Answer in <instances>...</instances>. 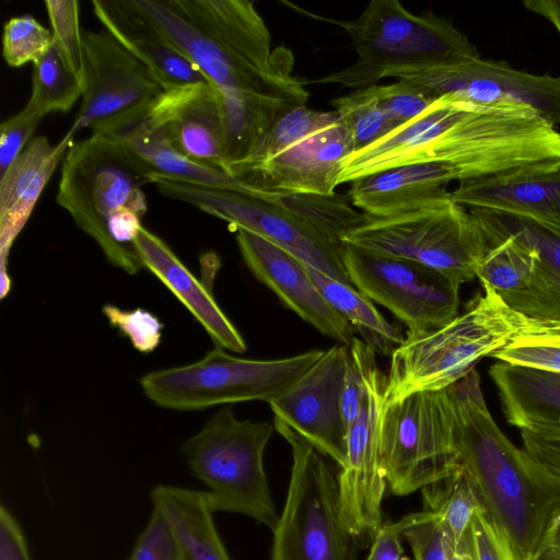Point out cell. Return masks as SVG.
<instances>
[{
  "label": "cell",
  "mask_w": 560,
  "mask_h": 560,
  "mask_svg": "<svg viewBox=\"0 0 560 560\" xmlns=\"http://www.w3.org/2000/svg\"><path fill=\"white\" fill-rule=\"evenodd\" d=\"M423 163L450 166L459 182L555 170L560 167V132L528 108L443 95L412 120L346 158L339 185Z\"/></svg>",
  "instance_id": "6da1fadb"
},
{
  "label": "cell",
  "mask_w": 560,
  "mask_h": 560,
  "mask_svg": "<svg viewBox=\"0 0 560 560\" xmlns=\"http://www.w3.org/2000/svg\"><path fill=\"white\" fill-rule=\"evenodd\" d=\"M203 74L218 98L258 95L305 105V82L248 0H131Z\"/></svg>",
  "instance_id": "7a4b0ae2"
},
{
  "label": "cell",
  "mask_w": 560,
  "mask_h": 560,
  "mask_svg": "<svg viewBox=\"0 0 560 560\" xmlns=\"http://www.w3.org/2000/svg\"><path fill=\"white\" fill-rule=\"evenodd\" d=\"M457 464L520 560H537L560 500L494 422L478 373L444 389Z\"/></svg>",
  "instance_id": "3957f363"
},
{
  "label": "cell",
  "mask_w": 560,
  "mask_h": 560,
  "mask_svg": "<svg viewBox=\"0 0 560 560\" xmlns=\"http://www.w3.org/2000/svg\"><path fill=\"white\" fill-rule=\"evenodd\" d=\"M151 182V173L124 144L91 133L68 149L56 201L112 265L135 275L142 266L133 241L148 210L143 186Z\"/></svg>",
  "instance_id": "277c9868"
},
{
  "label": "cell",
  "mask_w": 560,
  "mask_h": 560,
  "mask_svg": "<svg viewBox=\"0 0 560 560\" xmlns=\"http://www.w3.org/2000/svg\"><path fill=\"white\" fill-rule=\"evenodd\" d=\"M482 290L450 323L406 337L392 354L385 405L420 392L443 390L475 370L479 360L514 340L551 334L511 308L492 288Z\"/></svg>",
  "instance_id": "5b68a950"
},
{
  "label": "cell",
  "mask_w": 560,
  "mask_h": 560,
  "mask_svg": "<svg viewBox=\"0 0 560 560\" xmlns=\"http://www.w3.org/2000/svg\"><path fill=\"white\" fill-rule=\"evenodd\" d=\"M329 21L347 32L358 58L349 67L307 83H337L361 90L401 71L479 56L451 20L432 12L413 14L397 0H372L355 20Z\"/></svg>",
  "instance_id": "8992f818"
},
{
  "label": "cell",
  "mask_w": 560,
  "mask_h": 560,
  "mask_svg": "<svg viewBox=\"0 0 560 560\" xmlns=\"http://www.w3.org/2000/svg\"><path fill=\"white\" fill-rule=\"evenodd\" d=\"M273 424L238 420L230 407L221 408L180 447L191 474L207 488L213 513L248 516L275 529L279 515L264 468V452Z\"/></svg>",
  "instance_id": "52a82bcc"
},
{
  "label": "cell",
  "mask_w": 560,
  "mask_h": 560,
  "mask_svg": "<svg viewBox=\"0 0 560 560\" xmlns=\"http://www.w3.org/2000/svg\"><path fill=\"white\" fill-rule=\"evenodd\" d=\"M341 242L433 268L458 285L477 278L488 238L480 219L451 197L407 212L360 222Z\"/></svg>",
  "instance_id": "ba28073f"
},
{
  "label": "cell",
  "mask_w": 560,
  "mask_h": 560,
  "mask_svg": "<svg viewBox=\"0 0 560 560\" xmlns=\"http://www.w3.org/2000/svg\"><path fill=\"white\" fill-rule=\"evenodd\" d=\"M323 353L315 349L284 359L252 360L217 347L197 362L150 372L141 377L140 385L155 405L182 411L248 400L269 404Z\"/></svg>",
  "instance_id": "9c48e42d"
},
{
  "label": "cell",
  "mask_w": 560,
  "mask_h": 560,
  "mask_svg": "<svg viewBox=\"0 0 560 560\" xmlns=\"http://www.w3.org/2000/svg\"><path fill=\"white\" fill-rule=\"evenodd\" d=\"M275 429L291 446L285 502L272 530L271 560H353V541L339 506L338 476L311 444L285 425Z\"/></svg>",
  "instance_id": "30bf717a"
},
{
  "label": "cell",
  "mask_w": 560,
  "mask_h": 560,
  "mask_svg": "<svg viewBox=\"0 0 560 560\" xmlns=\"http://www.w3.org/2000/svg\"><path fill=\"white\" fill-rule=\"evenodd\" d=\"M152 185L163 196L247 230L295 256L303 264L349 283L342 262V242L337 241L298 210L283 195L258 196L208 187L167 176H153Z\"/></svg>",
  "instance_id": "8fae6325"
},
{
  "label": "cell",
  "mask_w": 560,
  "mask_h": 560,
  "mask_svg": "<svg viewBox=\"0 0 560 560\" xmlns=\"http://www.w3.org/2000/svg\"><path fill=\"white\" fill-rule=\"evenodd\" d=\"M382 465L395 495L421 491L458 468L444 389L385 405Z\"/></svg>",
  "instance_id": "7c38bea8"
},
{
  "label": "cell",
  "mask_w": 560,
  "mask_h": 560,
  "mask_svg": "<svg viewBox=\"0 0 560 560\" xmlns=\"http://www.w3.org/2000/svg\"><path fill=\"white\" fill-rule=\"evenodd\" d=\"M359 349L364 393L360 409L348 425L346 460L338 476L342 523L354 539L373 538L382 523L387 487L382 465V427L387 375L378 368L376 352L362 339Z\"/></svg>",
  "instance_id": "4fadbf2b"
},
{
  "label": "cell",
  "mask_w": 560,
  "mask_h": 560,
  "mask_svg": "<svg viewBox=\"0 0 560 560\" xmlns=\"http://www.w3.org/2000/svg\"><path fill=\"white\" fill-rule=\"evenodd\" d=\"M341 256L351 284L402 322L407 336L440 328L458 315L460 285L442 272L346 243Z\"/></svg>",
  "instance_id": "5bb4252c"
},
{
  "label": "cell",
  "mask_w": 560,
  "mask_h": 560,
  "mask_svg": "<svg viewBox=\"0 0 560 560\" xmlns=\"http://www.w3.org/2000/svg\"><path fill=\"white\" fill-rule=\"evenodd\" d=\"M84 91L69 129L105 133L147 110L166 90L156 74L106 30H82Z\"/></svg>",
  "instance_id": "9a60e30c"
},
{
  "label": "cell",
  "mask_w": 560,
  "mask_h": 560,
  "mask_svg": "<svg viewBox=\"0 0 560 560\" xmlns=\"http://www.w3.org/2000/svg\"><path fill=\"white\" fill-rule=\"evenodd\" d=\"M393 78L409 82L436 100L443 95L483 105L532 109L560 126V77L517 70L480 56L453 65L401 71Z\"/></svg>",
  "instance_id": "2e32d148"
},
{
  "label": "cell",
  "mask_w": 560,
  "mask_h": 560,
  "mask_svg": "<svg viewBox=\"0 0 560 560\" xmlns=\"http://www.w3.org/2000/svg\"><path fill=\"white\" fill-rule=\"evenodd\" d=\"M349 347L335 345L282 395L271 400L273 422L291 429L339 467L346 460L342 388Z\"/></svg>",
  "instance_id": "e0dca14e"
},
{
  "label": "cell",
  "mask_w": 560,
  "mask_h": 560,
  "mask_svg": "<svg viewBox=\"0 0 560 560\" xmlns=\"http://www.w3.org/2000/svg\"><path fill=\"white\" fill-rule=\"evenodd\" d=\"M353 152L351 135L338 118L294 141L243 180L269 194L331 196L341 164Z\"/></svg>",
  "instance_id": "ac0fdd59"
},
{
  "label": "cell",
  "mask_w": 560,
  "mask_h": 560,
  "mask_svg": "<svg viewBox=\"0 0 560 560\" xmlns=\"http://www.w3.org/2000/svg\"><path fill=\"white\" fill-rule=\"evenodd\" d=\"M235 232L243 260L261 283L324 336L351 346L355 330L325 300L300 259L247 230Z\"/></svg>",
  "instance_id": "d6986e66"
},
{
  "label": "cell",
  "mask_w": 560,
  "mask_h": 560,
  "mask_svg": "<svg viewBox=\"0 0 560 560\" xmlns=\"http://www.w3.org/2000/svg\"><path fill=\"white\" fill-rule=\"evenodd\" d=\"M144 115L180 154L200 165L224 171L222 115L209 83L167 90Z\"/></svg>",
  "instance_id": "ffe728a7"
},
{
  "label": "cell",
  "mask_w": 560,
  "mask_h": 560,
  "mask_svg": "<svg viewBox=\"0 0 560 560\" xmlns=\"http://www.w3.org/2000/svg\"><path fill=\"white\" fill-rule=\"evenodd\" d=\"M455 202L535 223L560 236V167L459 182Z\"/></svg>",
  "instance_id": "44dd1931"
},
{
  "label": "cell",
  "mask_w": 560,
  "mask_h": 560,
  "mask_svg": "<svg viewBox=\"0 0 560 560\" xmlns=\"http://www.w3.org/2000/svg\"><path fill=\"white\" fill-rule=\"evenodd\" d=\"M68 132L56 144L45 136L34 137L0 176L1 298L11 290L8 257L57 165L73 143Z\"/></svg>",
  "instance_id": "7402d4cb"
},
{
  "label": "cell",
  "mask_w": 560,
  "mask_h": 560,
  "mask_svg": "<svg viewBox=\"0 0 560 560\" xmlns=\"http://www.w3.org/2000/svg\"><path fill=\"white\" fill-rule=\"evenodd\" d=\"M133 249L142 267L151 271L206 329L218 348L244 352L246 343L215 302L211 291L182 262L168 245L142 226Z\"/></svg>",
  "instance_id": "603a6c76"
},
{
  "label": "cell",
  "mask_w": 560,
  "mask_h": 560,
  "mask_svg": "<svg viewBox=\"0 0 560 560\" xmlns=\"http://www.w3.org/2000/svg\"><path fill=\"white\" fill-rule=\"evenodd\" d=\"M92 8L104 30L142 60L164 89L208 83L198 68L182 54L131 0H93Z\"/></svg>",
  "instance_id": "cb8c5ba5"
},
{
  "label": "cell",
  "mask_w": 560,
  "mask_h": 560,
  "mask_svg": "<svg viewBox=\"0 0 560 560\" xmlns=\"http://www.w3.org/2000/svg\"><path fill=\"white\" fill-rule=\"evenodd\" d=\"M453 180L459 182L457 173L444 164L402 165L351 182L348 197L363 213L387 217L451 197Z\"/></svg>",
  "instance_id": "d4e9b609"
},
{
  "label": "cell",
  "mask_w": 560,
  "mask_h": 560,
  "mask_svg": "<svg viewBox=\"0 0 560 560\" xmlns=\"http://www.w3.org/2000/svg\"><path fill=\"white\" fill-rule=\"evenodd\" d=\"M492 214L505 230L520 237L536 254L526 285L501 296L502 300L551 334H560V236L525 220Z\"/></svg>",
  "instance_id": "484cf974"
},
{
  "label": "cell",
  "mask_w": 560,
  "mask_h": 560,
  "mask_svg": "<svg viewBox=\"0 0 560 560\" xmlns=\"http://www.w3.org/2000/svg\"><path fill=\"white\" fill-rule=\"evenodd\" d=\"M145 112L105 132L124 144L153 176H167L191 184L271 196L224 171L200 165L175 150ZM152 183V182H151Z\"/></svg>",
  "instance_id": "4316f807"
},
{
  "label": "cell",
  "mask_w": 560,
  "mask_h": 560,
  "mask_svg": "<svg viewBox=\"0 0 560 560\" xmlns=\"http://www.w3.org/2000/svg\"><path fill=\"white\" fill-rule=\"evenodd\" d=\"M489 376L506 422L520 429L560 424V375L498 362Z\"/></svg>",
  "instance_id": "83f0119b"
},
{
  "label": "cell",
  "mask_w": 560,
  "mask_h": 560,
  "mask_svg": "<svg viewBox=\"0 0 560 560\" xmlns=\"http://www.w3.org/2000/svg\"><path fill=\"white\" fill-rule=\"evenodd\" d=\"M149 495L152 505L170 522L188 560H232L217 530L205 491L159 485Z\"/></svg>",
  "instance_id": "f1b7e54d"
},
{
  "label": "cell",
  "mask_w": 560,
  "mask_h": 560,
  "mask_svg": "<svg viewBox=\"0 0 560 560\" xmlns=\"http://www.w3.org/2000/svg\"><path fill=\"white\" fill-rule=\"evenodd\" d=\"M469 210L480 219L488 238L486 254L477 270L481 287L492 288L500 296L524 288L535 266V252L505 230L491 212Z\"/></svg>",
  "instance_id": "f546056e"
},
{
  "label": "cell",
  "mask_w": 560,
  "mask_h": 560,
  "mask_svg": "<svg viewBox=\"0 0 560 560\" xmlns=\"http://www.w3.org/2000/svg\"><path fill=\"white\" fill-rule=\"evenodd\" d=\"M303 265L325 300L363 337V341L376 353L392 357L406 337L385 319L373 301L352 284Z\"/></svg>",
  "instance_id": "4dcf8cb0"
},
{
  "label": "cell",
  "mask_w": 560,
  "mask_h": 560,
  "mask_svg": "<svg viewBox=\"0 0 560 560\" xmlns=\"http://www.w3.org/2000/svg\"><path fill=\"white\" fill-rule=\"evenodd\" d=\"M84 81L70 67L54 44L33 63L30 106L43 116L68 112L82 97Z\"/></svg>",
  "instance_id": "1f68e13d"
},
{
  "label": "cell",
  "mask_w": 560,
  "mask_h": 560,
  "mask_svg": "<svg viewBox=\"0 0 560 560\" xmlns=\"http://www.w3.org/2000/svg\"><path fill=\"white\" fill-rule=\"evenodd\" d=\"M421 493L423 510L438 513L448 526L455 551L467 550L472 515L483 506L459 465L450 476L424 487Z\"/></svg>",
  "instance_id": "d6a6232c"
},
{
  "label": "cell",
  "mask_w": 560,
  "mask_h": 560,
  "mask_svg": "<svg viewBox=\"0 0 560 560\" xmlns=\"http://www.w3.org/2000/svg\"><path fill=\"white\" fill-rule=\"evenodd\" d=\"M339 118L338 114L298 106L281 116L258 141L238 173L242 180L261 164L287 149L294 141L323 128Z\"/></svg>",
  "instance_id": "836d02e7"
},
{
  "label": "cell",
  "mask_w": 560,
  "mask_h": 560,
  "mask_svg": "<svg viewBox=\"0 0 560 560\" xmlns=\"http://www.w3.org/2000/svg\"><path fill=\"white\" fill-rule=\"evenodd\" d=\"M331 104L351 135L354 152L368 148L398 128L381 107L373 86L353 90L331 100Z\"/></svg>",
  "instance_id": "e575fe53"
},
{
  "label": "cell",
  "mask_w": 560,
  "mask_h": 560,
  "mask_svg": "<svg viewBox=\"0 0 560 560\" xmlns=\"http://www.w3.org/2000/svg\"><path fill=\"white\" fill-rule=\"evenodd\" d=\"M411 547L415 560H452L456 550L453 535L438 513L422 510L393 523Z\"/></svg>",
  "instance_id": "d590c367"
},
{
  "label": "cell",
  "mask_w": 560,
  "mask_h": 560,
  "mask_svg": "<svg viewBox=\"0 0 560 560\" xmlns=\"http://www.w3.org/2000/svg\"><path fill=\"white\" fill-rule=\"evenodd\" d=\"M518 431L527 467L560 500V424H541Z\"/></svg>",
  "instance_id": "8d00e7d4"
},
{
  "label": "cell",
  "mask_w": 560,
  "mask_h": 560,
  "mask_svg": "<svg viewBox=\"0 0 560 560\" xmlns=\"http://www.w3.org/2000/svg\"><path fill=\"white\" fill-rule=\"evenodd\" d=\"M52 33L31 15L11 18L3 27L2 55L8 66L35 63L51 46Z\"/></svg>",
  "instance_id": "74e56055"
},
{
  "label": "cell",
  "mask_w": 560,
  "mask_h": 560,
  "mask_svg": "<svg viewBox=\"0 0 560 560\" xmlns=\"http://www.w3.org/2000/svg\"><path fill=\"white\" fill-rule=\"evenodd\" d=\"M491 358L515 366L560 375V334L521 337Z\"/></svg>",
  "instance_id": "f35d334b"
},
{
  "label": "cell",
  "mask_w": 560,
  "mask_h": 560,
  "mask_svg": "<svg viewBox=\"0 0 560 560\" xmlns=\"http://www.w3.org/2000/svg\"><path fill=\"white\" fill-rule=\"evenodd\" d=\"M44 4L52 30L54 44L74 72L83 79L79 2L77 0H45Z\"/></svg>",
  "instance_id": "ab89813d"
},
{
  "label": "cell",
  "mask_w": 560,
  "mask_h": 560,
  "mask_svg": "<svg viewBox=\"0 0 560 560\" xmlns=\"http://www.w3.org/2000/svg\"><path fill=\"white\" fill-rule=\"evenodd\" d=\"M128 560H188L173 527L154 508Z\"/></svg>",
  "instance_id": "60d3db41"
},
{
  "label": "cell",
  "mask_w": 560,
  "mask_h": 560,
  "mask_svg": "<svg viewBox=\"0 0 560 560\" xmlns=\"http://www.w3.org/2000/svg\"><path fill=\"white\" fill-rule=\"evenodd\" d=\"M103 314L109 324L127 337L138 351L149 353L160 345L163 324L149 311L142 308L121 310L107 304L103 306Z\"/></svg>",
  "instance_id": "b9f144b4"
},
{
  "label": "cell",
  "mask_w": 560,
  "mask_h": 560,
  "mask_svg": "<svg viewBox=\"0 0 560 560\" xmlns=\"http://www.w3.org/2000/svg\"><path fill=\"white\" fill-rule=\"evenodd\" d=\"M373 90L381 107L398 127L416 118L435 101L416 85L400 80L373 85Z\"/></svg>",
  "instance_id": "7bdbcfd3"
},
{
  "label": "cell",
  "mask_w": 560,
  "mask_h": 560,
  "mask_svg": "<svg viewBox=\"0 0 560 560\" xmlns=\"http://www.w3.org/2000/svg\"><path fill=\"white\" fill-rule=\"evenodd\" d=\"M468 549L472 560H520L485 509L476 510L472 515Z\"/></svg>",
  "instance_id": "ee69618b"
},
{
  "label": "cell",
  "mask_w": 560,
  "mask_h": 560,
  "mask_svg": "<svg viewBox=\"0 0 560 560\" xmlns=\"http://www.w3.org/2000/svg\"><path fill=\"white\" fill-rule=\"evenodd\" d=\"M32 106L26 104L18 114L5 119L0 126V176L33 139L43 119Z\"/></svg>",
  "instance_id": "f6af8a7d"
},
{
  "label": "cell",
  "mask_w": 560,
  "mask_h": 560,
  "mask_svg": "<svg viewBox=\"0 0 560 560\" xmlns=\"http://www.w3.org/2000/svg\"><path fill=\"white\" fill-rule=\"evenodd\" d=\"M355 338L349 347V359L345 373L341 398L342 416L347 429L360 409L364 393L363 370Z\"/></svg>",
  "instance_id": "bcb514c9"
},
{
  "label": "cell",
  "mask_w": 560,
  "mask_h": 560,
  "mask_svg": "<svg viewBox=\"0 0 560 560\" xmlns=\"http://www.w3.org/2000/svg\"><path fill=\"white\" fill-rule=\"evenodd\" d=\"M0 560H32L21 525L4 504L0 506Z\"/></svg>",
  "instance_id": "7dc6e473"
},
{
  "label": "cell",
  "mask_w": 560,
  "mask_h": 560,
  "mask_svg": "<svg viewBox=\"0 0 560 560\" xmlns=\"http://www.w3.org/2000/svg\"><path fill=\"white\" fill-rule=\"evenodd\" d=\"M402 551L400 535L393 523H386L373 536L366 560H401Z\"/></svg>",
  "instance_id": "c3c4849f"
},
{
  "label": "cell",
  "mask_w": 560,
  "mask_h": 560,
  "mask_svg": "<svg viewBox=\"0 0 560 560\" xmlns=\"http://www.w3.org/2000/svg\"><path fill=\"white\" fill-rule=\"evenodd\" d=\"M526 10L548 20L560 35V0H525Z\"/></svg>",
  "instance_id": "681fc988"
},
{
  "label": "cell",
  "mask_w": 560,
  "mask_h": 560,
  "mask_svg": "<svg viewBox=\"0 0 560 560\" xmlns=\"http://www.w3.org/2000/svg\"><path fill=\"white\" fill-rule=\"evenodd\" d=\"M544 553L560 555V506L552 515L545 533L539 556Z\"/></svg>",
  "instance_id": "f907efd6"
},
{
  "label": "cell",
  "mask_w": 560,
  "mask_h": 560,
  "mask_svg": "<svg viewBox=\"0 0 560 560\" xmlns=\"http://www.w3.org/2000/svg\"><path fill=\"white\" fill-rule=\"evenodd\" d=\"M452 560H472V557L469 552V549L462 550V551H455Z\"/></svg>",
  "instance_id": "816d5d0a"
},
{
  "label": "cell",
  "mask_w": 560,
  "mask_h": 560,
  "mask_svg": "<svg viewBox=\"0 0 560 560\" xmlns=\"http://www.w3.org/2000/svg\"><path fill=\"white\" fill-rule=\"evenodd\" d=\"M537 560H560V555L544 553Z\"/></svg>",
  "instance_id": "f5cc1de1"
}]
</instances>
